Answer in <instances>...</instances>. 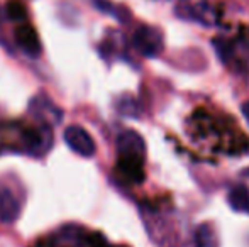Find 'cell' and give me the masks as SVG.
Returning <instances> with one entry per match:
<instances>
[{
	"instance_id": "13",
	"label": "cell",
	"mask_w": 249,
	"mask_h": 247,
	"mask_svg": "<svg viewBox=\"0 0 249 247\" xmlns=\"http://www.w3.org/2000/svg\"><path fill=\"white\" fill-rule=\"evenodd\" d=\"M248 173H249V171H248Z\"/></svg>"
},
{
	"instance_id": "9",
	"label": "cell",
	"mask_w": 249,
	"mask_h": 247,
	"mask_svg": "<svg viewBox=\"0 0 249 247\" xmlns=\"http://www.w3.org/2000/svg\"><path fill=\"white\" fill-rule=\"evenodd\" d=\"M7 12H9V17L14 20H22L26 17V9H24L22 3L19 2H10L7 5Z\"/></svg>"
},
{
	"instance_id": "11",
	"label": "cell",
	"mask_w": 249,
	"mask_h": 247,
	"mask_svg": "<svg viewBox=\"0 0 249 247\" xmlns=\"http://www.w3.org/2000/svg\"><path fill=\"white\" fill-rule=\"evenodd\" d=\"M87 247H110L105 241H102L100 237H92L87 242Z\"/></svg>"
},
{
	"instance_id": "4",
	"label": "cell",
	"mask_w": 249,
	"mask_h": 247,
	"mask_svg": "<svg viewBox=\"0 0 249 247\" xmlns=\"http://www.w3.org/2000/svg\"><path fill=\"white\" fill-rule=\"evenodd\" d=\"M178 10H180L178 12L180 16L202 24H212L215 20L213 10L207 0H183Z\"/></svg>"
},
{
	"instance_id": "2",
	"label": "cell",
	"mask_w": 249,
	"mask_h": 247,
	"mask_svg": "<svg viewBox=\"0 0 249 247\" xmlns=\"http://www.w3.org/2000/svg\"><path fill=\"white\" fill-rule=\"evenodd\" d=\"M134 48L146 58H156L161 54L164 48V37L158 27L153 26H141L134 31L132 36Z\"/></svg>"
},
{
	"instance_id": "7",
	"label": "cell",
	"mask_w": 249,
	"mask_h": 247,
	"mask_svg": "<svg viewBox=\"0 0 249 247\" xmlns=\"http://www.w3.org/2000/svg\"><path fill=\"white\" fill-rule=\"evenodd\" d=\"M194 246L195 247H219L217 231L212 224H200L194 232Z\"/></svg>"
},
{
	"instance_id": "3",
	"label": "cell",
	"mask_w": 249,
	"mask_h": 247,
	"mask_svg": "<svg viewBox=\"0 0 249 247\" xmlns=\"http://www.w3.org/2000/svg\"><path fill=\"white\" fill-rule=\"evenodd\" d=\"M63 139H65V142L68 144V148L73 152L83 156V158H92L95 154V141L80 125H70V127H66Z\"/></svg>"
},
{
	"instance_id": "5",
	"label": "cell",
	"mask_w": 249,
	"mask_h": 247,
	"mask_svg": "<svg viewBox=\"0 0 249 247\" xmlns=\"http://www.w3.org/2000/svg\"><path fill=\"white\" fill-rule=\"evenodd\" d=\"M16 43L29 56H37L41 53V41L36 29L29 24H20L16 27Z\"/></svg>"
},
{
	"instance_id": "1",
	"label": "cell",
	"mask_w": 249,
	"mask_h": 247,
	"mask_svg": "<svg viewBox=\"0 0 249 247\" xmlns=\"http://www.w3.org/2000/svg\"><path fill=\"white\" fill-rule=\"evenodd\" d=\"M119 169L131 181L138 183L142 180V165L146 156L144 139L134 131H125L117 137Z\"/></svg>"
},
{
	"instance_id": "8",
	"label": "cell",
	"mask_w": 249,
	"mask_h": 247,
	"mask_svg": "<svg viewBox=\"0 0 249 247\" xmlns=\"http://www.w3.org/2000/svg\"><path fill=\"white\" fill-rule=\"evenodd\" d=\"M227 201H229L231 208L239 214H249V190L246 186L239 185L229 191L227 195Z\"/></svg>"
},
{
	"instance_id": "12",
	"label": "cell",
	"mask_w": 249,
	"mask_h": 247,
	"mask_svg": "<svg viewBox=\"0 0 249 247\" xmlns=\"http://www.w3.org/2000/svg\"><path fill=\"white\" fill-rule=\"evenodd\" d=\"M243 115H244V119H246V122L249 124V102H246L243 105Z\"/></svg>"
},
{
	"instance_id": "6",
	"label": "cell",
	"mask_w": 249,
	"mask_h": 247,
	"mask_svg": "<svg viewBox=\"0 0 249 247\" xmlns=\"http://www.w3.org/2000/svg\"><path fill=\"white\" fill-rule=\"evenodd\" d=\"M20 214V203L17 197L7 186L0 185V222L12 224Z\"/></svg>"
},
{
	"instance_id": "10",
	"label": "cell",
	"mask_w": 249,
	"mask_h": 247,
	"mask_svg": "<svg viewBox=\"0 0 249 247\" xmlns=\"http://www.w3.org/2000/svg\"><path fill=\"white\" fill-rule=\"evenodd\" d=\"M119 110H121L122 114H125V115H136V114H138V110H136V102L132 99H129V97L122 99V102L119 103Z\"/></svg>"
}]
</instances>
